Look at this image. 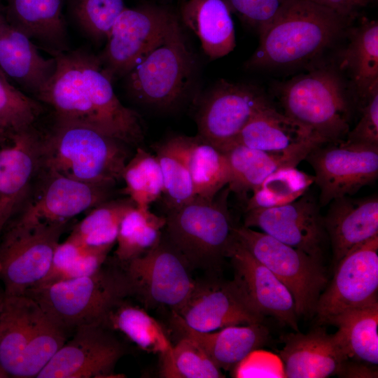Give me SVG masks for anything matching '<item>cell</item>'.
<instances>
[{
    "instance_id": "cell-25",
    "label": "cell",
    "mask_w": 378,
    "mask_h": 378,
    "mask_svg": "<svg viewBox=\"0 0 378 378\" xmlns=\"http://www.w3.org/2000/svg\"><path fill=\"white\" fill-rule=\"evenodd\" d=\"M326 142L316 137L281 152L265 151L234 144L223 152L230 172L227 187L230 192L244 196L276 170L296 167L314 148Z\"/></svg>"
},
{
    "instance_id": "cell-19",
    "label": "cell",
    "mask_w": 378,
    "mask_h": 378,
    "mask_svg": "<svg viewBox=\"0 0 378 378\" xmlns=\"http://www.w3.org/2000/svg\"><path fill=\"white\" fill-rule=\"evenodd\" d=\"M234 269L232 281L249 306L299 331L293 297L287 287L236 238L227 253Z\"/></svg>"
},
{
    "instance_id": "cell-17",
    "label": "cell",
    "mask_w": 378,
    "mask_h": 378,
    "mask_svg": "<svg viewBox=\"0 0 378 378\" xmlns=\"http://www.w3.org/2000/svg\"><path fill=\"white\" fill-rule=\"evenodd\" d=\"M37 193L23 204L10 224L29 227L42 223L68 222L71 218L107 201L112 186L92 184L43 170Z\"/></svg>"
},
{
    "instance_id": "cell-22",
    "label": "cell",
    "mask_w": 378,
    "mask_h": 378,
    "mask_svg": "<svg viewBox=\"0 0 378 378\" xmlns=\"http://www.w3.org/2000/svg\"><path fill=\"white\" fill-rule=\"evenodd\" d=\"M279 352L285 377L326 378L339 374L348 360L334 334L317 328L307 333L299 331L284 337Z\"/></svg>"
},
{
    "instance_id": "cell-14",
    "label": "cell",
    "mask_w": 378,
    "mask_h": 378,
    "mask_svg": "<svg viewBox=\"0 0 378 378\" xmlns=\"http://www.w3.org/2000/svg\"><path fill=\"white\" fill-rule=\"evenodd\" d=\"M269 103L255 86L220 80L200 102L197 135L224 152L251 118Z\"/></svg>"
},
{
    "instance_id": "cell-29",
    "label": "cell",
    "mask_w": 378,
    "mask_h": 378,
    "mask_svg": "<svg viewBox=\"0 0 378 378\" xmlns=\"http://www.w3.org/2000/svg\"><path fill=\"white\" fill-rule=\"evenodd\" d=\"M183 158L189 170L197 197L214 199L230 181L225 154L198 135L167 139Z\"/></svg>"
},
{
    "instance_id": "cell-41",
    "label": "cell",
    "mask_w": 378,
    "mask_h": 378,
    "mask_svg": "<svg viewBox=\"0 0 378 378\" xmlns=\"http://www.w3.org/2000/svg\"><path fill=\"white\" fill-rule=\"evenodd\" d=\"M124 0H73L74 15L88 35L107 39L116 19L125 8Z\"/></svg>"
},
{
    "instance_id": "cell-48",
    "label": "cell",
    "mask_w": 378,
    "mask_h": 378,
    "mask_svg": "<svg viewBox=\"0 0 378 378\" xmlns=\"http://www.w3.org/2000/svg\"><path fill=\"white\" fill-rule=\"evenodd\" d=\"M7 377L2 372L0 371V378Z\"/></svg>"
},
{
    "instance_id": "cell-11",
    "label": "cell",
    "mask_w": 378,
    "mask_h": 378,
    "mask_svg": "<svg viewBox=\"0 0 378 378\" xmlns=\"http://www.w3.org/2000/svg\"><path fill=\"white\" fill-rule=\"evenodd\" d=\"M120 265L134 296L147 306H164L176 312L196 284L187 261L163 236L150 251Z\"/></svg>"
},
{
    "instance_id": "cell-38",
    "label": "cell",
    "mask_w": 378,
    "mask_h": 378,
    "mask_svg": "<svg viewBox=\"0 0 378 378\" xmlns=\"http://www.w3.org/2000/svg\"><path fill=\"white\" fill-rule=\"evenodd\" d=\"M160 375L166 378L224 377L203 349L193 340L182 337L170 351L160 356Z\"/></svg>"
},
{
    "instance_id": "cell-28",
    "label": "cell",
    "mask_w": 378,
    "mask_h": 378,
    "mask_svg": "<svg viewBox=\"0 0 378 378\" xmlns=\"http://www.w3.org/2000/svg\"><path fill=\"white\" fill-rule=\"evenodd\" d=\"M181 16L210 59L222 57L235 48L234 26L225 0H186Z\"/></svg>"
},
{
    "instance_id": "cell-24",
    "label": "cell",
    "mask_w": 378,
    "mask_h": 378,
    "mask_svg": "<svg viewBox=\"0 0 378 378\" xmlns=\"http://www.w3.org/2000/svg\"><path fill=\"white\" fill-rule=\"evenodd\" d=\"M323 222L335 266L351 251L378 235L377 195L332 200Z\"/></svg>"
},
{
    "instance_id": "cell-30",
    "label": "cell",
    "mask_w": 378,
    "mask_h": 378,
    "mask_svg": "<svg viewBox=\"0 0 378 378\" xmlns=\"http://www.w3.org/2000/svg\"><path fill=\"white\" fill-rule=\"evenodd\" d=\"M316 137L320 138L269 103L251 118L234 144L265 151L281 152Z\"/></svg>"
},
{
    "instance_id": "cell-9",
    "label": "cell",
    "mask_w": 378,
    "mask_h": 378,
    "mask_svg": "<svg viewBox=\"0 0 378 378\" xmlns=\"http://www.w3.org/2000/svg\"><path fill=\"white\" fill-rule=\"evenodd\" d=\"M234 232L237 240L287 287L298 317L315 314L328 285L323 261L251 227L235 226Z\"/></svg>"
},
{
    "instance_id": "cell-1",
    "label": "cell",
    "mask_w": 378,
    "mask_h": 378,
    "mask_svg": "<svg viewBox=\"0 0 378 378\" xmlns=\"http://www.w3.org/2000/svg\"><path fill=\"white\" fill-rule=\"evenodd\" d=\"M52 56L56 70L36 99L53 109L57 121L87 126L139 147L144 139L141 117L118 99L97 56L81 48Z\"/></svg>"
},
{
    "instance_id": "cell-16",
    "label": "cell",
    "mask_w": 378,
    "mask_h": 378,
    "mask_svg": "<svg viewBox=\"0 0 378 378\" xmlns=\"http://www.w3.org/2000/svg\"><path fill=\"white\" fill-rule=\"evenodd\" d=\"M124 344L101 325L78 327L36 377L37 378L115 377Z\"/></svg>"
},
{
    "instance_id": "cell-43",
    "label": "cell",
    "mask_w": 378,
    "mask_h": 378,
    "mask_svg": "<svg viewBox=\"0 0 378 378\" xmlns=\"http://www.w3.org/2000/svg\"><path fill=\"white\" fill-rule=\"evenodd\" d=\"M233 370L234 377H285L279 357L256 349L237 364Z\"/></svg>"
},
{
    "instance_id": "cell-47",
    "label": "cell",
    "mask_w": 378,
    "mask_h": 378,
    "mask_svg": "<svg viewBox=\"0 0 378 378\" xmlns=\"http://www.w3.org/2000/svg\"><path fill=\"white\" fill-rule=\"evenodd\" d=\"M11 134L0 124V141L6 139Z\"/></svg>"
},
{
    "instance_id": "cell-44",
    "label": "cell",
    "mask_w": 378,
    "mask_h": 378,
    "mask_svg": "<svg viewBox=\"0 0 378 378\" xmlns=\"http://www.w3.org/2000/svg\"><path fill=\"white\" fill-rule=\"evenodd\" d=\"M346 136L348 143L378 147V90L364 104L360 120Z\"/></svg>"
},
{
    "instance_id": "cell-2",
    "label": "cell",
    "mask_w": 378,
    "mask_h": 378,
    "mask_svg": "<svg viewBox=\"0 0 378 378\" xmlns=\"http://www.w3.org/2000/svg\"><path fill=\"white\" fill-rule=\"evenodd\" d=\"M350 20L309 0H289L259 33V44L246 66L280 68L307 62L330 47Z\"/></svg>"
},
{
    "instance_id": "cell-31",
    "label": "cell",
    "mask_w": 378,
    "mask_h": 378,
    "mask_svg": "<svg viewBox=\"0 0 378 378\" xmlns=\"http://www.w3.org/2000/svg\"><path fill=\"white\" fill-rule=\"evenodd\" d=\"M364 102L378 90V23L363 18L351 33L340 64Z\"/></svg>"
},
{
    "instance_id": "cell-4",
    "label": "cell",
    "mask_w": 378,
    "mask_h": 378,
    "mask_svg": "<svg viewBox=\"0 0 378 378\" xmlns=\"http://www.w3.org/2000/svg\"><path fill=\"white\" fill-rule=\"evenodd\" d=\"M127 146L89 127L57 121L41 139V170L113 186L130 158Z\"/></svg>"
},
{
    "instance_id": "cell-18",
    "label": "cell",
    "mask_w": 378,
    "mask_h": 378,
    "mask_svg": "<svg viewBox=\"0 0 378 378\" xmlns=\"http://www.w3.org/2000/svg\"><path fill=\"white\" fill-rule=\"evenodd\" d=\"M243 225L258 227L262 232L323 261L328 235L319 205L307 192L287 204L246 211Z\"/></svg>"
},
{
    "instance_id": "cell-13",
    "label": "cell",
    "mask_w": 378,
    "mask_h": 378,
    "mask_svg": "<svg viewBox=\"0 0 378 378\" xmlns=\"http://www.w3.org/2000/svg\"><path fill=\"white\" fill-rule=\"evenodd\" d=\"M314 170L319 202L351 196L378 177V147L346 142H326L314 148L305 159Z\"/></svg>"
},
{
    "instance_id": "cell-34",
    "label": "cell",
    "mask_w": 378,
    "mask_h": 378,
    "mask_svg": "<svg viewBox=\"0 0 378 378\" xmlns=\"http://www.w3.org/2000/svg\"><path fill=\"white\" fill-rule=\"evenodd\" d=\"M165 224L166 217L153 214L150 209L132 207L119 226L115 260L124 264L150 251L161 239Z\"/></svg>"
},
{
    "instance_id": "cell-36",
    "label": "cell",
    "mask_w": 378,
    "mask_h": 378,
    "mask_svg": "<svg viewBox=\"0 0 378 378\" xmlns=\"http://www.w3.org/2000/svg\"><path fill=\"white\" fill-rule=\"evenodd\" d=\"M314 181V175L296 167L279 169L270 174L251 192L252 195L246 201V211L291 203L306 193Z\"/></svg>"
},
{
    "instance_id": "cell-15",
    "label": "cell",
    "mask_w": 378,
    "mask_h": 378,
    "mask_svg": "<svg viewBox=\"0 0 378 378\" xmlns=\"http://www.w3.org/2000/svg\"><path fill=\"white\" fill-rule=\"evenodd\" d=\"M335 268L316 307L323 323L344 312L378 302V235L348 253Z\"/></svg>"
},
{
    "instance_id": "cell-26",
    "label": "cell",
    "mask_w": 378,
    "mask_h": 378,
    "mask_svg": "<svg viewBox=\"0 0 378 378\" xmlns=\"http://www.w3.org/2000/svg\"><path fill=\"white\" fill-rule=\"evenodd\" d=\"M172 325L182 337L195 340L220 370H233L252 351L269 340V331L262 323L230 326L211 332L188 328L172 312Z\"/></svg>"
},
{
    "instance_id": "cell-27",
    "label": "cell",
    "mask_w": 378,
    "mask_h": 378,
    "mask_svg": "<svg viewBox=\"0 0 378 378\" xmlns=\"http://www.w3.org/2000/svg\"><path fill=\"white\" fill-rule=\"evenodd\" d=\"M62 0H7L6 20L52 55L69 50Z\"/></svg>"
},
{
    "instance_id": "cell-6",
    "label": "cell",
    "mask_w": 378,
    "mask_h": 378,
    "mask_svg": "<svg viewBox=\"0 0 378 378\" xmlns=\"http://www.w3.org/2000/svg\"><path fill=\"white\" fill-rule=\"evenodd\" d=\"M225 188L212 200L199 197L169 211L165 237L190 267H216L227 258L234 238Z\"/></svg>"
},
{
    "instance_id": "cell-5",
    "label": "cell",
    "mask_w": 378,
    "mask_h": 378,
    "mask_svg": "<svg viewBox=\"0 0 378 378\" xmlns=\"http://www.w3.org/2000/svg\"><path fill=\"white\" fill-rule=\"evenodd\" d=\"M24 295L68 332L82 326L100 325L116 305L134 296V291L121 265L104 264L92 274L37 286Z\"/></svg>"
},
{
    "instance_id": "cell-7",
    "label": "cell",
    "mask_w": 378,
    "mask_h": 378,
    "mask_svg": "<svg viewBox=\"0 0 378 378\" xmlns=\"http://www.w3.org/2000/svg\"><path fill=\"white\" fill-rule=\"evenodd\" d=\"M276 97L286 115L326 142L342 140L349 130L345 88L330 68L315 69L281 83Z\"/></svg>"
},
{
    "instance_id": "cell-10",
    "label": "cell",
    "mask_w": 378,
    "mask_h": 378,
    "mask_svg": "<svg viewBox=\"0 0 378 378\" xmlns=\"http://www.w3.org/2000/svg\"><path fill=\"white\" fill-rule=\"evenodd\" d=\"M67 222L29 227L10 225L0 240V279L4 295H24L48 273Z\"/></svg>"
},
{
    "instance_id": "cell-21",
    "label": "cell",
    "mask_w": 378,
    "mask_h": 378,
    "mask_svg": "<svg viewBox=\"0 0 378 378\" xmlns=\"http://www.w3.org/2000/svg\"><path fill=\"white\" fill-rule=\"evenodd\" d=\"M41 170V138L34 127L0 141V239Z\"/></svg>"
},
{
    "instance_id": "cell-33",
    "label": "cell",
    "mask_w": 378,
    "mask_h": 378,
    "mask_svg": "<svg viewBox=\"0 0 378 378\" xmlns=\"http://www.w3.org/2000/svg\"><path fill=\"white\" fill-rule=\"evenodd\" d=\"M100 325L122 333L142 350L160 357L169 353L173 346L158 321L144 309L125 300L110 311Z\"/></svg>"
},
{
    "instance_id": "cell-39",
    "label": "cell",
    "mask_w": 378,
    "mask_h": 378,
    "mask_svg": "<svg viewBox=\"0 0 378 378\" xmlns=\"http://www.w3.org/2000/svg\"><path fill=\"white\" fill-rule=\"evenodd\" d=\"M155 151L163 179L162 197L169 211L197 196L186 162L168 140L156 146Z\"/></svg>"
},
{
    "instance_id": "cell-35",
    "label": "cell",
    "mask_w": 378,
    "mask_h": 378,
    "mask_svg": "<svg viewBox=\"0 0 378 378\" xmlns=\"http://www.w3.org/2000/svg\"><path fill=\"white\" fill-rule=\"evenodd\" d=\"M134 206L130 198L107 200L92 208L69 237L87 248H112L123 216Z\"/></svg>"
},
{
    "instance_id": "cell-42",
    "label": "cell",
    "mask_w": 378,
    "mask_h": 378,
    "mask_svg": "<svg viewBox=\"0 0 378 378\" xmlns=\"http://www.w3.org/2000/svg\"><path fill=\"white\" fill-rule=\"evenodd\" d=\"M230 10L235 12L258 34L267 27L289 0H225Z\"/></svg>"
},
{
    "instance_id": "cell-8",
    "label": "cell",
    "mask_w": 378,
    "mask_h": 378,
    "mask_svg": "<svg viewBox=\"0 0 378 378\" xmlns=\"http://www.w3.org/2000/svg\"><path fill=\"white\" fill-rule=\"evenodd\" d=\"M195 70V58L176 17L161 39L127 75L128 89L141 103L171 108L188 92Z\"/></svg>"
},
{
    "instance_id": "cell-45",
    "label": "cell",
    "mask_w": 378,
    "mask_h": 378,
    "mask_svg": "<svg viewBox=\"0 0 378 378\" xmlns=\"http://www.w3.org/2000/svg\"><path fill=\"white\" fill-rule=\"evenodd\" d=\"M88 248L69 237L64 241L59 242L54 251L48 273L37 286L55 281L60 274Z\"/></svg>"
},
{
    "instance_id": "cell-49",
    "label": "cell",
    "mask_w": 378,
    "mask_h": 378,
    "mask_svg": "<svg viewBox=\"0 0 378 378\" xmlns=\"http://www.w3.org/2000/svg\"><path fill=\"white\" fill-rule=\"evenodd\" d=\"M0 74H1V76H4L3 75V74L1 72V71H0ZM4 77H5V76H4Z\"/></svg>"
},
{
    "instance_id": "cell-3",
    "label": "cell",
    "mask_w": 378,
    "mask_h": 378,
    "mask_svg": "<svg viewBox=\"0 0 378 378\" xmlns=\"http://www.w3.org/2000/svg\"><path fill=\"white\" fill-rule=\"evenodd\" d=\"M67 332L27 295L0 298V371L36 377L67 340Z\"/></svg>"
},
{
    "instance_id": "cell-32",
    "label": "cell",
    "mask_w": 378,
    "mask_h": 378,
    "mask_svg": "<svg viewBox=\"0 0 378 378\" xmlns=\"http://www.w3.org/2000/svg\"><path fill=\"white\" fill-rule=\"evenodd\" d=\"M334 335L347 359L378 365V302L351 309L331 318Z\"/></svg>"
},
{
    "instance_id": "cell-37",
    "label": "cell",
    "mask_w": 378,
    "mask_h": 378,
    "mask_svg": "<svg viewBox=\"0 0 378 378\" xmlns=\"http://www.w3.org/2000/svg\"><path fill=\"white\" fill-rule=\"evenodd\" d=\"M122 179L125 185L123 192L138 208L150 209L162 197L163 179L158 160L140 146L127 162Z\"/></svg>"
},
{
    "instance_id": "cell-40",
    "label": "cell",
    "mask_w": 378,
    "mask_h": 378,
    "mask_svg": "<svg viewBox=\"0 0 378 378\" xmlns=\"http://www.w3.org/2000/svg\"><path fill=\"white\" fill-rule=\"evenodd\" d=\"M42 111L40 102L0 74V124L10 133L34 127Z\"/></svg>"
},
{
    "instance_id": "cell-23",
    "label": "cell",
    "mask_w": 378,
    "mask_h": 378,
    "mask_svg": "<svg viewBox=\"0 0 378 378\" xmlns=\"http://www.w3.org/2000/svg\"><path fill=\"white\" fill-rule=\"evenodd\" d=\"M56 66L55 57L42 56L32 40L6 20L0 7V71L7 80L36 99Z\"/></svg>"
},
{
    "instance_id": "cell-20",
    "label": "cell",
    "mask_w": 378,
    "mask_h": 378,
    "mask_svg": "<svg viewBox=\"0 0 378 378\" xmlns=\"http://www.w3.org/2000/svg\"><path fill=\"white\" fill-rule=\"evenodd\" d=\"M175 312L190 328L211 332L223 328L262 323L232 281H196L185 303Z\"/></svg>"
},
{
    "instance_id": "cell-46",
    "label": "cell",
    "mask_w": 378,
    "mask_h": 378,
    "mask_svg": "<svg viewBox=\"0 0 378 378\" xmlns=\"http://www.w3.org/2000/svg\"><path fill=\"white\" fill-rule=\"evenodd\" d=\"M353 20L359 11L374 0H309Z\"/></svg>"
},
{
    "instance_id": "cell-12",
    "label": "cell",
    "mask_w": 378,
    "mask_h": 378,
    "mask_svg": "<svg viewBox=\"0 0 378 378\" xmlns=\"http://www.w3.org/2000/svg\"><path fill=\"white\" fill-rule=\"evenodd\" d=\"M176 18L169 9L156 5L125 8L113 24L105 48L97 55L111 81L127 76Z\"/></svg>"
}]
</instances>
